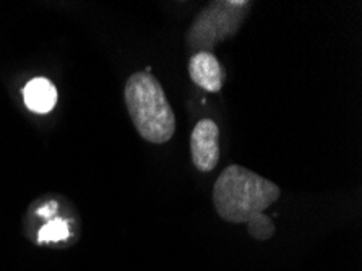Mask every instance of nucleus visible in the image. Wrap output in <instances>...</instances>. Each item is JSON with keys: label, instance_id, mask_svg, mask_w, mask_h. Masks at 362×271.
I'll return each mask as SVG.
<instances>
[{"label": "nucleus", "instance_id": "nucleus-1", "mask_svg": "<svg viewBox=\"0 0 362 271\" xmlns=\"http://www.w3.org/2000/svg\"><path fill=\"white\" fill-rule=\"evenodd\" d=\"M279 195L281 190L275 182L238 164L228 166L213 187L216 213L219 218L234 224L249 223L270 208Z\"/></svg>", "mask_w": 362, "mask_h": 271}, {"label": "nucleus", "instance_id": "nucleus-2", "mask_svg": "<svg viewBox=\"0 0 362 271\" xmlns=\"http://www.w3.org/2000/svg\"><path fill=\"white\" fill-rule=\"evenodd\" d=\"M132 124L144 140L163 145L175 134V115L161 83L150 71L130 75L124 90Z\"/></svg>", "mask_w": 362, "mask_h": 271}, {"label": "nucleus", "instance_id": "nucleus-3", "mask_svg": "<svg viewBox=\"0 0 362 271\" xmlns=\"http://www.w3.org/2000/svg\"><path fill=\"white\" fill-rule=\"evenodd\" d=\"M252 2L247 0H224V2L208 4L197 15L189 28L187 44L195 52H211L219 41L228 40L239 31L247 13L250 12Z\"/></svg>", "mask_w": 362, "mask_h": 271}, {"label": "nucleus", "instance_id": "nucleus-4", "mask_svg": "<svg viewBox=\"0 0 362 271\" xmlns=\"http://www.w3.org/2000/svg\"><path fill=\"white\" fill-rule=\"evenodd\" d=\"M192 163L200 173H211L219 163V127L211 119L197 122L190 135Z\"/></svg>", "mask_w": 362, "mask_h": 271}, {"label": "nucleus", "instance_id": "nucleus-5", "mask_svg": "<svg viewBox=\"0 0 362 271\" xmlns=\"http://www.w3.org/2000/svg\"><path fill=\"white\" fill-rule=\"evenodd\" d=\"M189 75L195 85L208 93L221 91L224 69L213 52H195L189 60Z\"/></svg>", "mask_w": 362, "mask_h": 271}, {"label": "nucleus", "instance_id": "nucleus-6", "mask_svg": "<svg viewBox=\"0 0 362 271\" xmlns=\"http://www.w3.org/2000/svg\"><path fill=\"white\" fill-rule=\"evenodd\" d=\"M25 104L31 113L47 114L57 104V88L51 80L37 76L26 83L23 88Z\"/></svg>", "mask_w": 362, "mask_h": 271}, {"label": "nucleus", "instance_id": "nucleus-7", "mask_svg": "<svg viewBox=\"0 0 362 271\" xmlns=\"http://www.w3.org/2000/svg\"><path fill=\"white\" fill-rule=\"evenodd\" d=\"M247 224H249L247 226V231H249V234L255 241H268L275 234V224H273L272 218L267 217L265 213L257 214Z\"/></svg>", "mask_w": 362, "mask_h": 271}, {"label": "nucleus", "instance_id": "nucleus-8", "mask_svg": "<svg viewBox=\"0 0 362 271\" xmlns=\"http://www.w3.org/2000/svg\"><path fill=\"white\" fill-rule=\"evenodd\" d=\"M67 234H69L67 223H65L64 219H54V221H51V223H47L46 228L40 232V241H42V242L60 241V239H64Z\"/></svg>", "mask_w": 362, "mask_h": 271}]
</instances>
